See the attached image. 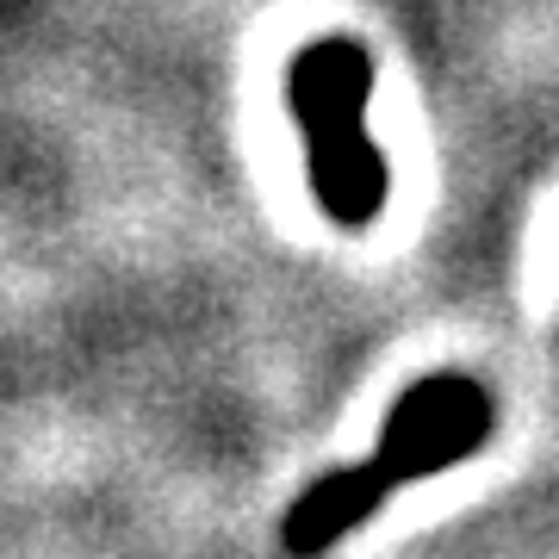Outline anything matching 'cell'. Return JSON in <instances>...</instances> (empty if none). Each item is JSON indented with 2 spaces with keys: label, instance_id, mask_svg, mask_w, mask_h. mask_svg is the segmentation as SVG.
Returning <instances> with one entry per match:
<instances>
[{
  "label": "cell",
  "instance_id": "6da1fadb",
  "mask_svg": "<svg viewBox=\"0 0 559 559\" xmlns=\"http://www.w3.org/2000/svg\"><path fill=\"white\" fill-rule=\"evenodd\" d=\"M491 429H498V404H491V392L479 380H466V373H429V380H417L392 404L373 454L360 460V466H330L311 491H299V498L286 503V522H280L286 554H299V559L330 554L392 491L429 479L441 466L473 460L491 441Z\"/></svg>",
  "mask_w": 559,
  "mask_h": 559
},
{
  "label": "cell",
  "instance_id": "7a4b0ae2",
  "mask_svg": "<svg viewBox=\"0 0 559 559\" xmlns=\"http://www.w3.org/2000/svg\"><path fill=\"white\" fill-rule=\"evenodd\" d=\"M373 57L355 38H318L286 62V106L311 156V193L342 230H367L385 205V156L367 138Z\"/></svg>",
  "mask_w": 559,
  "mask_h": 559
}]
</instances>
